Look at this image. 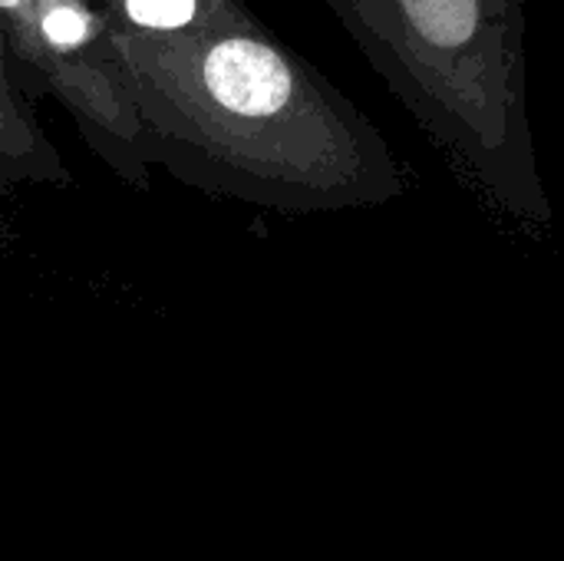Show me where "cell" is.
I'll return each mask as SVG.
<instances>
[{
  "mask_svg": "<svg viewBox=\"0 0 564 561\" xmlns=\"http://www.w3.org/2000/svg\"><path fill=\"white\" fill-rule=\"evenodd\" d=\"M109 30L119 36H178L221 23L241 10L245 0H102Z\"/></svg>",
  "mask_w": 564,
  "mask_h": 561,
  "instance_id": "5b68a950",
  "label": "cell"
},
{
  "mask_svg": "<svg viewBox=\"0 0 564 561\" xmlns=\"http://www.w3.org/2000/svg\"><path fill=\"white\" fill-rule=\"evenodd\" d=\"M20 182H66V169L13 76L0 33V188Z\"/></svg>",
  "mask_w": 564,
  "mask_h": 561,
  "instance_id": "277c9868",
  "label": "cell"
},
{
  "mask_svg": "<svg viewBox=\"0 0 564 561\" xmlns=\"http://www.w3.org/2000/svg\"><path fill=\"white\" fill-rule=\"evenodd\" d=\"M0 33L17 83L50 93L89 149L142 188L152 159L102 0H0Z\"/></svg>",
  "mask_w": 564,
  "mask_h": 561,
  "instance_id": "3957f363",
  "label": "cell"
},
{
  "mask_svg": "<svg viewBox=\"0 0 564 561\" xmlns=\"http://www.w3.org/2000/svg\"><path fill=\"white\" fill-rule=\"evenodd\" d=\"M446 159L506 218L552 198L529 119L525 0H324Z\"/></svg>",
  "mask_w": 564,
  "mask_h": 561,
  "instance_id": "7a4b0ae2",
  "label": "cell"
},
{
  "mask_svg": "<svg viewBox=\"0 0 564 561\" xmlns=\"http://www.w3.org/2000/svg\"><path fill=\"white\" fill-rule=\"evenodd\" d=\"M112 43L149 159L178 182L284 215L406 192L383 132L251 7L195 33H112Z\"/></svg>",
  "mask_w": 564,
  "mask_h": 561,
  "instance_id": "6da1fadb",
  "label": "cell"
}]
</instances>
